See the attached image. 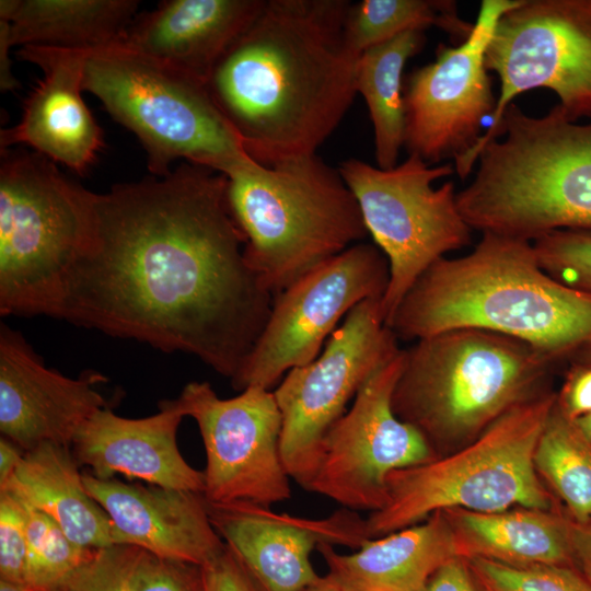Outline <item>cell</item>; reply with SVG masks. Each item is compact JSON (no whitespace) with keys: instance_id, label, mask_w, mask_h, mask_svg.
Listing matches in <instances>:
<instances>
[{"instance_id":"6da1fadb","label":"cell","mask_w":591,"mask_h":591,"mask_svg":"<svg viewBox=\"0 0 591 591\" xmlns=\"http://www.w3.org/2000/svg\"><path fill=\"white\" fill-rule=\"evenodd\" d=\"M228 178L183 162L91 197L88 241L56 317L199 358L233 381L274 294L247 265Z\"/></svg>"},{"instance_id":"7a4b0ae2","label":"cell","mask_w":591,"mask_h":591,"mask_svg":"<svg viewBox=\"0 0 591 591\" xmlns=\"http://www.w3.org/2000/svg\"><path fill=\"white\" fill-rule=\"evenodd\" d=\"M346 0H264L206 88L257 163L316 153L348 112L359 56L345 39Z\"/></svg>"},{"instance_id":"3957f363","label":"cell","mask_w":591,"mask_h":591,"mask_svg":"<svg viewBox=\"0 0 591 591\" xmlns=\"http://www.w3.org/2000/svg\"><path fill=\"white\" fill-rule=\"evenodd\" d=\"M389 327L402 340L463 328L497 333L556 362L591 343V296L545 273L532 242L482 233L470 254L443 257L420 276Z\"/></svg>"},{"instance_id":"277c9868","label":"cell","mask_w":591,"mask_h":591,"mask_svg":"<svg viewBox=\"0 0 591 591\" xmlns=\"http://www.w3.org/2000/svg\"><path fill=\"white\" fill-rule=\"evenodd\" d=\"M456 193L472 230L533 242L558 230H591V119L578 124L557 104L531 116L514 103L496 139Z\"/></svg>"},{"instance_id":"5b68a950","label":"cell","mask_w":591,"mask_h":591,"mask_svg":"<svg viewBox=\"0 0 591 591\" xmlns=\"http://www.w3.org/2000/svg\"><path fill=\"white\" fill-rule=\"evenodd\" d=\"M404 350L393 410L436 454L470 443L513 407L549 392L555 363L524 341L473 328L439 333Z\"/></svg>"},{"instance_id":"8992f818","label":"cell","mask_w":591,"mask_h":591,"mask_svg":"<svg viewBox=\"0 0 591 591\" xmlns=\"http://www.w3.org/2000/svg\"><path fill=\"white\" fill-rule=\"evenodd\" d=\"M228 201L247 265L275 296L368 235L338 169L316 153L227 176Z\"/></svg>"},{"instance_id":"52a82bcc","label":"cell","mask_w":591,"mask_h":591,"mask_svg":"<svg viewBox=\"0 0 591 591\" xmlns=\"http://www.w3.org/2000/svg\"><path fill=\"white\" fill-rule=\"evenodd\" d=\"M555 402L556 393L546 392L513 407L453 453L392 472L384 506L366 519L368 538L415 525L445 509H555L534 465Z\"/></svg>"},{"instance_id":"ba28073f","label":"cell","mask_w":591,"mask_h":591,"mask_svg":"<svg viewBox=\"0 0 591 591\" xmlns=\"http://www.w3.org/2000/svg\"><path fill=\"white\" fill-rule=\"evenodd\" d=\"M83 89L139 139L153 176L182 160L225 176L256 162L215 105L206 84L121 46L88 53Z\"/></svg>"},{"instance_id":"9c48e42d","label":"cell","mask_w":591,"mask_h":591,"mask_svg":"<svg viewBox=\"0 0 591 591\" xmlns=\"http://www.w3.org/2000/svg\"><path fill=\"white\" fill-rule=\"evenodd\" d=\"M92 192L25 149L1 150L0 313L56 317L90 232Z\"/></svg>"},{"instance_id":"30bf717a","label":"cell","mask_w":591,"mask_h":591,"mask_svg":"<svg viewBox=\"0 0 591 591\" xmlns=\"http://www.w3.org/2000/svg\"><path fill=\"white\" fill-rule=\"evenodd\" d=\"M359 205L368 234L389 262L390 279L381 300L389 324L399 303L434 263L471 242V227L462 217L454 184L436 179L455 173L451 163L430 165L408 154L387 170L358 159L338 167Z\"/></svg>"},{"instance_id":"8fae6325","label":"cell","mask_w":591,"mask_h":591,"mask_svg":"<svg viewBox=\"0 0 591 591\" xmlns=\"http://www.w3.org/2000/svg\"><path fill=\"white\" fill-rule=\"evenodd\" d=\"M486 68L500 79L490 127L456 171L468 176L480 149L497 135L502 115L521 93L545 88L565 114L591 119V0H520L498 21Z\"/></svg>"},{"instance_id":"7c38bea8","label":"cell","mask_w":591,"mask_h":591,"mask_svg":"<svg viewBox=\"0 0 591 591\" xmlns=\"http://www.w3.org/2000/svg\"><path fill=\"white\" fill-rule=\"evenodd\" d=\"M382 297L357 304L310 363L291 369L274 391L282 416L281 456L308 489L323 440L367 379L401 348L384 323Z\"/></svg>"},{"instance_id":"4fadbf2b","label":"cell","mask_w":591,"mask_h":591,"mask_svg":"<svg viewBox=\"0 0 591 591\" xmlns=\"http://www.w3.org/2000/svg\"><path fill=\"white\" fill-rule=\"evenodd\" d=\"M389 279L385 255L364 242L299 278L275 296L265 328L231 381L233 389L270 390L285 373L313 361L340 318L360 302L383 297Z\"/></svg>"},{"instance_id":"5bb4252c","label":"cell","mask_w":591,"mask_h":591,"mask_svg":"<svg viewBox=\"0 0 591 591\" xmlns=\"http://www.w3.org/2000/svg\"><path fill=\"white\" fill-rule=\"evenodd\" d=\"M404 359L405 350L399 349L359 389L350 408L325 436L308 491L349 510L373 512L386 501L392 472L437 457L424 434L393 410Z\"/></svg>"},{"instance_id":"9a60e30c","label":"cell","mask_w":591,"mask_h":591,"mask_svg":"<svg viewBox=\"0 0 591 591\" xmlns=\"http://www.w3.org/2000/svg\"><path fill=\"white\" fill-rule=\"evenodd\" d=\"M176 399L204 442L201 495L207 501L270 507L290 499L280 449L282 416L274 392L252 385L220 398L208 382H189Z\"/></svg>"},{"instance_id":"2e32d148","label":"cell","mask_w":591,"mask_h":591,"mask_svg":"<svg viewBox=\"0 0 591 591\" xmlns=\"http://www.w3.org/2000/svg\"><path fill=\"white\" fill-rule=\"evenodd\" d=\"M520 0H483L464 42L440 46L434 61L415 69L404 86L408 154L430 165L463 160L480 138L483 119L497 100L486 68V50L500 18Z\"/></svg>"},{"instance_id":"e0dca14e","label":"cell","mask_w":591,"mask_h":591,"mask_svg":"<svg viewBox=\"0 0 591 591\" xmlns=\"http://www.w3.org/2000/svg\"><path fill=\"white\" fill-rule=\"evenodd\" d=\"M205 503L213 529L263 591H302L322 579L311 563L318 545L358 549L369 540L366 519L346 508L310 519L245 501Z\"/></svg>"},{"instance_id":"ac0fdd59","label":"cell","mask_w":591,"mask_h":591,"mask_svg":"<svg viewBox=\"0 0 591 591\" xmlns=\"http://www.w3.org/2000/svg\"><path fill=\"white\" fill-rule=\"evenodd\" d=\"M96 372L78 379L45 367L22 335L0 329V431L24 452L43 443L71 447L81 427L107 407Z\"/></svg>"},{"instance_id":"d6986e66","label":"cell","mask_w":591,"mask_h":591,"mask_svg":"<svg viewBox=\"0 0 591 591\" xmlns=\"http://www.w3.org/2000/svg\"><path fill=\"white\" fill-rule=\"evenodd\" d=\"M88 53L39 46L16 51L19 59L36 65L44 74L25 100L20 121L1 129V150L24 144L79 175L90 169L104 140L82 97Z\"/></svg>"},{"instance_id":"ffe728a7","label":"cell","mask_w":591,"mask_h":591,"mask_svg":"<svg viewBox=\"0 0 591 591\" xmlns=\"http://www.w3.org/2000/svg\"><path fill=\"white\" fill-rule=\"evenodd\" d=\"M82 477L89 495L109 517L115 545L137 546L154 557L199 567L225 545L201 494L100 479L89 472Z\"/></svg>"},{"instance_id":"44dd1931","label":"cell","mask_w":591,"mask_h":591,"mask_svg":"<svg viewBox=\"0 0 591 591\" xmlns=\"http://www.w3.org/2000/svg\"><path fill=\"white\" fill-rule=\"evenodd\" d=\"M159 412L144 418H125L105 407L79 430L72 442L78 464L100 479L115 474L164 488L202 494L204 472L181 454L177 430L185 414L177 399L161 401Z\"/></svg>"},{"instance_id":"7402d4cb","label":"cell","mask_w":591,"mask_h":591,"mask_svg":"<svg viewBox=\"0 0 591 591\" xmlns=\"http://www.w3.org/2000/svg\"><path fill=\"white\" fill-rule=\"evenodd\" d=\"M264 0H164L137 14L118 46L206 84Z\"/></svg>"},{"instance_id":"603a6c76","label":"cell","mask_w":591,"mask_h":591,"mask_svg":"<svg viewBox=\"0 0 591 591\" xmlns=\"http://www.w3.org/2000/svg\"><path fill=\"white\" fill-rule=\"evenodd\" d=\"M316 551L325 577L339 591H424L431 576L459 557L443 511L425 521L378 538H369L352 554H339L331 544Z\"/></svg>"},{"instance_id":"cb8c5ba5","label":"cell","mask_w":591,"mask_h":591,"mask_svg":"<svg viewBox=\"0 0 591 591\" xmlns=\"http://www.w3.org/2000/svg\"><path fill=\"white\" fill-rule=\"evenodd\" d=\"M456 553L509 566H572L569 517L558 510L517 507L497 512L445 509Z\"/></svg>"},{"instance_id":"d4e9b609","label":"cell","mask_w":591,"mask_h":591,"mask_svg":"<svg viewBox=\"0 0 591 591\" xmlns=\"http://www.w3.org/2000/svg\"><path fill=\"white\" fill-rule=\"evenodd\" d=\"M70 447L43 443L24 453L0 491L53 519L76 544L86 548L115 545L106 511L89 495Z\"/></svg>"},{"instance_id":"484cf974","label":"cell","mask_w":591,"mask_h":591,"mask_svg":"<svg viewBox=\"0 0 591 591\" xmlns=\"http://www.w3.org/2000/svg\"><path fill=\"white\" fill-rule=\"evenodd\" d=\"M137 0H1L11 46L97 50L116 46L137 15Z\"/></svg>"},{"instance_id":"4316f807","label":"cell","mask_w":591,"mask_h":591,"mask_svg":"<svg viewBox=\"0 0 591 591\" xmlns=\"http://www.w3.org/2000/svg\"><path fill=\"white\" fill-rule=\"evenodd\" d=\"M424 31H408L363 51L357 61L356 90L368 106L376 166L397 165L405 141L403 70L424 46Z\"/></svg>"},{"instance_id":"83f0119b","label":"cell","mask_w":591,"mask_h":591,"mask_svg":"<svg viewBox=\"0 0 591 591\" xmlns=\"http://www.w3.org/2000/svg\"><path fill=\"white\" fill-rule=\"evenodd\" d=\"M436 26L461 44L474 23L459 16L452 0H362L351 3L345 21V39L360 56L367 49L408 31Z\"/></svg>"},{"instance_id":"f1b7e54d","label":"cell","mask_w":591,"mask_h":591,"mask_svg":"<svg viewBox=\"0 0 591 591\" xmlns=\"http://www.w3.org/2000/svg\"><path fill=\"white\" fill-rule=\"evenodd\" d=\"M534 465L572 521L591 519V441L556 402L537 442Z\"/></svg>"},{"instance_id":"f546056e","label":"cell","mask_w":591,"mask_h":591,"mask_svg":"<svg viewBox=\"0 0 591 591\" xmlns=\"http://www.w3.org/2000/svg\"><path fill=\"white\" fill-rule=\"evenodd\" d=\"M22 503L27 535L25 589L61 591L96 548L73 543L53 519Z\"/></svg>"},{"instance_id":"4dcf8cb0","label":"cell","mask_w":591,"mask_h":591,"mask_svg":"<svg viewBox=\"0 0 591 591\" xmlns=\"http://www.w3.org/2000/svg\"><path fill=\"white\" fill-rule=\"evenodd\" d=\"M467 561L476 580L494 591H591V583L571 566H509L482 558Z\"/></svg>"},{"instance_id":"1f68e13d","label":"cell","mask_w":591,"mask_h":591,"mask_svg":"<svg viewBox=\"0 0 591 591\" xmlns=\"http://www.w3.org/2000/svg\"><path fill=\"white\" fill-rule=\"evenodd\" d=\"M149 556L132 545L96 548L61 591H138Z\"/></svg>"},{"instance_id":"d6a6232c","label":"cell","mask_w":591,"mask_h":591,"mask_svg":"<svg viewBox=\"0 0 591 591\" xmlns=\"http://www.w3.org/2000/svg\"><path fill=\"white\" fill-rule=\"evenodd\" d=\"M542 269L564 286L591 296V230H558L532 242Z\"/></svg>"},{"instance_id":"836d02e7","label":"cell","mask_w":591,"mask_h":591,"mask_svg":"<svg viewBox=\"0 0 591 591\" xmlns=\"http://www.w3.org/2000/svg\"><path fill=\"white\" fill-rule=\"evenodd\" d=\"M26 517L22 501L0 491V580L25 588Z\"/></svg>"},{"instance_id":"e575fe53","label":"cell","mask_w":591,"mask_h":591,"mask_svg":"<svg viewBox=\"0 0 591 591\" xmlns=\"http://www.w3.org/2000/svg\"><path fill=\"white\" fill-rule=\"evenodd\" d=\"M200 582L201 591H263L227 544L216 557L200 566Z\"/></svg>"},{"instance_id":"d590c367","label":"cell","mask_w":591,"mask_h":591,"mask_svg":"<svg viewBox=\"0 0 591 591\" xmlns=\"http://www.w3.org/2000/svg\"><path fill=\"white\" fill-rule=\"evenodd\" d=\"M138 591H201L200 567L150 554Z\"/></svg>"},{"instance_id":"8d00e7d4","label":"cell","mask_w":591,"mask_h":591,"mask_svg":"<svg viewBox=\"0 0 591 591\" xmlns=\"http://www.w3.org/2000/svg\"><path fill=\"white\" fill-rule=\"evenodd\" d=\"M572 364L556 394V405L568 418L576 420L591 413V366Z\"/></svg>"},{"instance_id":"74e56055","label":"cell","mask_w":591,"mask_h":591,"mask_svg":"<svg viewBox=\"0 0 591 591\" xmlns=\"http://www.w3.org/2000/svg\"><path fill=\"white\" fill-rule=\"evenodd\" d=\"M424 591L480 590L468 561L462 557H454L431 576Z\"/></svg>"},{"instance_id":"f35d334b","label":"cell","mask_w":591,"mask_h":591,"mask_svg":"<svg viewBox=\"0 0 591 591\" xmlns=\"http://www.w3.org/2000/svg\"><path fill=\"white\" fill-rule=\"evenodd\" d=\"M572 566L591 583V519L576 522L569 518Z\"/></svg>"},{"instance_id":"ab89813d","label":"cell","mask_w":591,"mask_h":591,"mask_svg":"<svg viewBox=\"0 0 591 591\" xmlns=\"http://www.w3.org/2000/svg\"><path fill=\"white\" fill-rule=\"evenodd\" d=\"M9 24L7 20L0 19V90L2 92L14 91L20 86L19 81L12 72L9 42Z\"/></svg>"},{"instance_id":"60d3db41","label":"cell","mask_w":591,"mask_h":591,"mask_svg":"<svg viewBox=\"0 0 591 591\" xmlns=\"http://www.w3.org/2000/svg\"><path fill=\"white\" fill-rule=\"evenodd\" d=\"M24 451L9 439L0 438V486L4 485L15 473Z\"/></svg>"},{"instance_id":"b9f144b4","label":"cell","mask_w":591,"mask_h":591,"mask_svg":"<svg viewBox=\"0 0 591 591\" xmlns=\"http://www.w3.org/2000/svg\"><path fill=\"white\" fill-rule=\"evenodd\" d=\"M571 358L575 363L591 366V343L580 348Z\"/></svg>"},{"instance_id":"7bdbcfd3","label":"cell","mask_w":591,"mask_h":591,"mask_svg":"<svg viewBox=\"0 0 591 591\" xmlns=\"http://www.w3.org/2000/svg\"><path fill=\"white\" fill-rule=\"evenodd\" d=\"M583 436L591 441V413L573 420Z\"/></svg>"},{"instance_id":"ee69618b","label":"cell","mask_w":591,"mask_h":591,"mask_svg":"<svg viewBox=\"0 0 591 591\" xmlns=\"http://www.w3.org/2000/svg\"><path fill=\"white\" fill-rule=\"evenodd\" d=\"M302 591H339V590L324 576L317 583L303 589Z\"/></svg>"},{"instance_id":"f6af8a7d","label":"cell","mask_w":591,"mask_h":591,"mask_svg":"<svg viewBox=\"0 0 591 591\" xmlns=\"http://www.w3.org/2000/svg\"><path fill=\"white\" fill-rule=\"evenodd\" d=\"M0 591H32L0 580Z\"/></svg>"},{"instance_id":"bcb514c9","label":"cell","mask_w":591,"mask_h":591,"mask_svg":"<svg viewBox=\"0 0 591 591\" xmlns=\"http://www.w3.org/2000/svg\"><path fill=\"white\" fill-rule=\"evenodd\" d=\"M477 582H478V581H477ZM478 584H479V590H480V591H494L493 589H490V588H488V587H486V586H484V584H482V583H479V582H478Z\"/></svg>"}]
</instances>
